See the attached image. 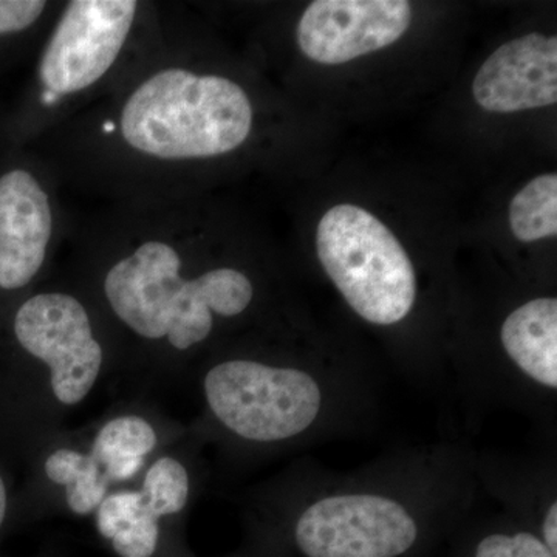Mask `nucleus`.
I'll list each match as a JSON object with an SVG mask.
<instances>
[{
	"label": "nucleus",
	"instance_id": "1",
	"mask_svg": "<svg viewBox=\"0 0 557 557\" xmlns=\"http://www.w3.org/2000/svg\"><path fill=\"white\" fill-rule=\"evenodd\" d=\"M474 456L446 440L348 471L300 460L258 491L251 522L289 557H438L479 507Z\"/></svg>",
	"mask_w": 557,
	"mask_h": 557
},
{
	"label": "nucleus",
	"instance_id": "2",
	"mask_svg": "<svg viewBox=\"0 0 557 557\" xmlns=\"http://www.w3.org/2000/svg\"><path fill=\"white\" fill-rule=\"evenodd\" d=\"M379 392L357 364L267 351L215 355L200 375L208 434L247 458L362 434L379 416Z\"/></svg>",
	"mask_w": 557,
	"mask_h": 557
},
{
	"label": "nucleus",
	"instance_id": "3",
	"mask_svg": "<svg viewBox=\"0 0 557 557\" xmlns=\"http://www.w3.org/2000/svg\"><path fill=\"white\" fill-rule=\"evenodd\" d=\"M106 313L127 338L172 358L197 354L220 322L244 318L258 298L255 281L231 265L194 269L177 231H143L106 260Z\"/></svg>",
	"mask_w": 557,
	"mask_h": 557
},
{
	"label": "nucleus",
	"instance_id": "4",
	"mask_svg": "<svg viewBox=\"0 0 557 557\" xmlns=\"http://www.w3.org/2000/svg\"><path fill=\"white\" fill-rule=\"evenodd\" d=\"M102 120V141L127 164L175 174L228 156L255 126L251 98L239 83L164 61L139 73Z\"/></svg>",
	"mask_w": 557,
	"mask_h": 557
},
{
	"label": "nucleus",
	"instance_id": "5",
	"mask_svg": "<svg viewBox=\"0 0 557 557\" xmlns=\"http://www.w3.org/2000/svg\"><path fill=\"white\" fill-rule=\"evenodd\" d=\"M317 251L341 298L362 321L395 329L412 317L416 265L379 218L355 205L329 209L318 225Z\"/></svg>",
	"mask_w": 557,
	"mask_h": 557
},
{
	"label": "nucleus",
	"instance_id": "6",
	"mask_svg": "<svg viewBox=\"0 0 557 557\" xmlns=\"http://www.w3.org/2000/svg\"><path fill=\"white\" fill-rule=\"evenodd\" d=\"M13 333L44 370L50 412L78 408L104 373L108 354L90 307L65 289L39 292L14 313Z\"/></svg>",
	"mask_w": 557,
	"mask_h": 557
},
{
	"label": "nucleus",
	"instance_id": "7",
	"mask_svg": "<svg viewBox=\"0 0 557 557\" xmlns=\"http://www.w3.org/2000/svg\"><path fill=\"white\" fill-rule=\"evenodd\" d=\"M141 11L135 0L69 2L40 53V106H67L108 79L129 49Z\"/></svg>",
	"mask_w": 557,
	"mask_h": 557
},
{
	"label": "nucleus",
	"instance_id": "8",
	"mask_svg": "<svg viewBox=\"0 0 557 557\" xmlns=\"http://www.w3.org/2000/svg\"><path fill=\"white\" fill-rule=\"evenodd\" d=\"M194 480L182 458L161 454L137 490H112L91 518L116 557H193L168 527L188 508Z\"/></svg>",
	"mask_w": 557,
	"mask_h": 557
},
{
	"label": "nucleus",
	"instance_id": "9",
	"mask_svg": "<svg viewBox=\"0 0 557 557\" xmlns=\"http://www.w3.org/2000/svg\"><path fill=\"white\" fill-rule=\"evenodd\" d=\"M410 22L406 0H317L300 17L299 49L319 64H346L397 42Z\"/></svg>",
	"mask_w": 557,
	"mask_h": 557
},
{
	"label": "nucleus",
	"instance_id": "10",
	"mask_svg": "<svg viewBox=\"0 0 557 557\" xmlns=\"http://www.w3.org/2000/svg\"><path fill=\"white\" fill-rule=\"evenodd\" d=\"M54 237L49 189L24 168L0 175V289L20 292L46 267Z\"/></svg>",
	"mask_w": 557,
	"mask_h": 557
},
{
	"label": "nucleus",
	"instance_id": "11",
	"mask_svg": "<svg viewBox=\"0 0 557 557\" xmlns=\"http://www.w3.org/2000/svg\"><path fill=\"white\" fill-rule=\"evenodd\" d=\"M472 95L480 108L496 113L556 104V36L530 33L498 47L475 75Z\"/></svg>",
	"mask_w": 557,
	"mask_h": 557
},
{
	"label": "nucleus",
	"instance_id": "12",
	"mask_svg": "<svg viewBox=\"0 0 557 557\" xmlns=\"http://www.w3.org/2000/svg\"><path fill=\"white\" fill-rule=\"evenodd\" d=\"M474 468L480 493L536 531L557 555L556 449L527 458L475 453Z\"/></svg>",
	"mask_w": 557,
	"mask_h": 557
},
{
	"label": "nucleus",
	"instance_id": "13",
	"mask_svg": "<svg viewBox=\"0 0 557 557\" xmlns=\"http://www.w3.org/2000/svg\"><path fill=\"white\" fill-rule=\"evenodd\" d=\"M438 557H557L536 531L504 509L479 507L454 531Z\"/></svg>",
	"mask_w": 557,
	"mask_h": 557
},
{
	"label": "nucleus",
	"instance_id": "14",
	"mask_svg": "<svg viewBox=\"0 0 557 557\" xmlns=\"http://www.w3.org/2000/svg\"><path fill=\"white\" fill-rule=\"evenodd\" d=\"M160 445L159 429L150 418L126 412L102 421L86 446L115 486L138 478Z\"/></svg>",
	"mask_w": 557,
	"mask_h": 557
},
{
	"label": "nucleus",
	"instance_id": "15",
	"mask_svg": "<svg viewBox=\"0 0 557 557\" xmlns=\"http://www.w3.org/2000/svg\"><path fill=\"white\" fill-rule=\"evenodd\" d=\"M44 475L62 491L65 508L78 518L94 516L113 487L87 446H51L44 460Z\"/></svg>",
	"mask_w": 557,
	"mask_h": 557
},
{
	"label": "nucleus",
	"instance_id": "16",
	"mask_svg": "<svg viewBox=\"0 0 557 557\" xmlns=\"http://www.w3.org/2000/svg\"><path fill=\"white\" fill-rule=\"evenodd\" d=\"M509 225L520 242H537L557 234V175L531 180L509 205Z\"/></svg>",
	"mask_w": 557,
	"mask_h": 557
},
{
	"label": "nucleus",
	"instance_id": "17",
	"mask_svg": "<svg viewBox=\"0 0 557 557\" xmlns=\"http://www.w3.org/2000/svg\"><path fill=\"white\" fill-rule=\"evenodd\" d=\"M49 3L40 0H0V36L17 35L38 24Z\"/></svg>",
	"mask_w": 557,
	"mask_h": 557
},
{
	"label": "nucleus",
	"instance_id": "18",
	"mask_svg": "<svg viewBox=\"0 0 557 557\" xmlns=\"http://www.w3.org/2000/svg\"><path fill=\"white\" fill-rule=\"evenodd\" d=\"M226 557H289L281 544L258 523L251 522L245 544Z\"/></svg>",
	"mask_w": 557,
	"mask_h": 557
},
{
	"label": "nucleus",
	"instance_id": "19",
	"mask_svg": "<svg viewBox=\"0 0 557 557\" xmlns=\"http://www.w3.org/2000/svg\"><path fill=\"white\" fill-rule=\"evenodd\" d=\"M7 511H9V494H7L5 482H3L2 475H0V530L5 523Z\"/></svg>",
	"mask_w": 557,
	"mask_h": 557
}]
</instances>
